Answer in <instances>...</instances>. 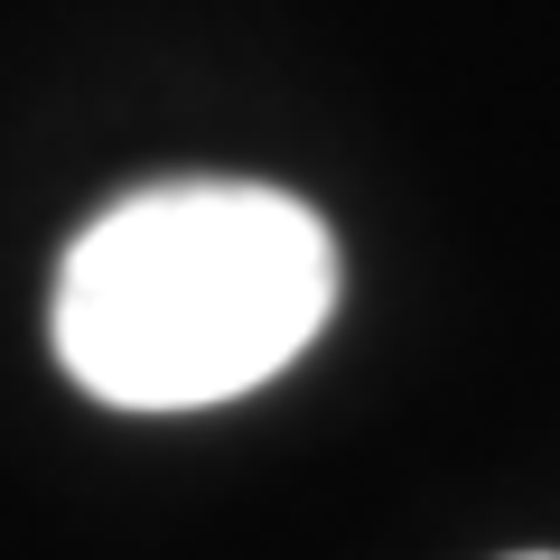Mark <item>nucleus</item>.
Masks as SVG:
<instances>
[{
    "instance_id": "nucleus-1",
    "label": "nucleus",
    "mask_w": 560,
    "mask_h": 560,
    "mask_svg": "<svg viewBox=\"0 0 560 560\" xmlns=\"http://www.w3.org/2000/svg\"><path fill=\"white\" fill-rule=\"evenodd\" d=\"M337 308V243L280 187L187 178L84 224L57 271V355L94 401L206 411L271 383Z\"/></svg>"
}]
</instances>
